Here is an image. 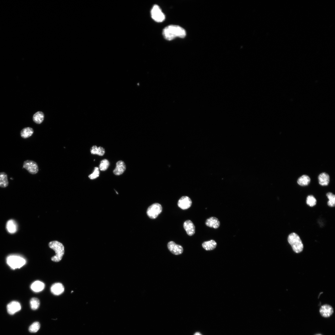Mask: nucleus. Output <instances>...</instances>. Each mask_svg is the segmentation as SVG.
<instances>
[{
  "label": "nucleus",
  "instance_id": "obj_1",
  "mask_svg": "<svg viewBox=\"0 0 335 335\" xmlns=\"http://www.w3.org/2000/svg\"><path fill=\"white\" fill-rule=\"evenodd\" d=\"M163 35L168 40H171L176 37L185 38L186 35L185 30L182 27L176 25L169 26L164 29Z\"/></svg>",
  "mask_w": 335,
  "mask_h": 335
},
{
  "label": "nucleus",
  "instance_id": "obj_2",
  "mask_svg": "<svg viewBox=\"0 0 335 335\" xmlns=\"http://www.w3.org/2000/svg\"><path fill=\"white\" fill-rule=\"evenodd\" d=\"M6 262L11 268L15 270L20 268L24 266L26 263V261L22 256L12 254L7 257Z\"/></svg>",
  "mask_w": 335,
  "mask_h": 335
},
{
  "label": "nucleus",
  "instance_id": "obj_3",
  "mask_svg": "<svg viewBox=\"0 0 335 335\" xmlns=\"http://www.w3.org/2000/svg\"><path fill=\"white\" fill-rule=\"evenodd\" d=\"M49 245L56 253L55 256L52 257V261L55 262L60 261L64 254V247L63 244L57 241H53L50 242Z\"/></svg>",
  "mask_w": 335,
  "mask_h": 335
},
{
  "label": "nucleus",
  "instance_id": "obj_4",
  "mask_svg": "<svg viewBox=\"0 0 335 335\" xmlns=\"http://www.w3.org/2000/svg\"><path fill=\"white\" fill-rule=\"evenodd\" d=\"M288 242L296 253L301 252L303 250L304 245L299 236L296 233H292L288 236Z\"/></svg>",
  "mask_w": 335,
  "mask_h": 335
},
{
  "label": "nucleus",
  "instance_id": "obj_5",
  "mask_svg": "<svg viewBox=\"0 0 335 335\" xmlns=\"http://www.w3.org/2000/svg\"><path fill=\"white\" fill-rule=\"evenodd\" d=\"M163 210V207L160 204L155 203L151 205L147 210V214L151 219H156Z\"/></svg>",
  "mask_w": 335,
  "mask_h": 335
},
{
  "label": "nucleus",
  "instance_id": "obj_6",
  "mask_svg": "<svg viewBox=\"0 0 335 335\" xmlns=\"http://www.w3.org/2000/svg\"><path fill=\"white\" fill-rule=\"evenodd\" d=\"M151 16L152 18L156 22H163L165 19V16L159 6L154 5L151 11Z\"/></svg>",
  "mask_w": 335,
  "mask_h": 335
},
{
  "label": "nucleus",
  "instance_id": "obj_7",
  "mask_svg": "<svg viewBox=\"0 0 335 335\" xmlns=\"http://www.w3.org/2000/svg\"><path fill=\"white\" fill-rule=\"evenodd\" d=\"M23 168H25L30 174H36L38 172L39 169L35 162L31 160H27L24 162Z\"/></svg>",
  "mask_w": 335,
  "mask_h": 335
},
{
  "label": "nucleus",
  "instance_id": "obj_8",
  "mask_svg": "<svg viewBox=\"0 0 335 335\" xmlns=\"http://www.w3.org/2000/svg\"><path fill=\"white\" fill-rule=\"evenodd\" d=\"M168 249L172 254L178 255L182 254L183 251L182 247L180 245L176 244L174 242H169L167 245Z\"/></svg>",
  "mask_w": 335,
  "mask_h": 335
},
{
  "label": "nucleus",
  "instance_id": "obj_9",
  "mask_svg": "<svg viewBox=\"0 0 335 335\" xmlns=\"http://www.w3.org/2000/svg\"><path fill=\"white\" fill-rule=\"evenodd\" d=\"M192 201L187 196H183L179 200L178 205V207L183 210H186L190 208L192 205Z\"/></svg>",
  "mask_w": 335,
  "mask_h": 335
},
{
  "label": "nucleus",
  "instance_id": "obj_10",
  "mask_svg": "<svg viewBox=\"0 0 335 335\" xmlns=\"http://www.w3.org/2000/svg\"><path fill=\"white\" fill-rule=\"evenodd\" d=\"M21 308V305L19 302L13 301L10 302L7 305V310L9 314L14 315L20 311Z\"/></svg>",
  "mask_w": 335,
  "mask_h": 335
},
{
  "label": "nucleus",
  "instance_id": "obj_11",
  "mask_svg": "<svg viewBox=\"0 0 335 335\" xmlns=\"http://www.w3.org/2000/svg\"><path fill=\"white\" fill-rule=\"evenodd\" d=\"M183 227L189 236H192L195 233V226L190 220H187L184 223Z\"/></svg>",
  "mask_w": 335,
  "mask_h": 335
},
{
  "label": "nucleus",
  "instance_id": "obj_12",
  "mask_svg": "<svg viewBox=\"0 0 335 335\" xmlns=\"http://www.w3.org/2000/svg\"><path fill=\"white\" fill-rule=\"evenodd\" d=\"M126 169V166L124 162L122 160L118 161L116 164V167L113 171L114 174L117 176L122 175Z\"/></svg>",
  "mask_w": 335,
  "mask_h": 335
},
{
  "label": "nucleus",
  "instance_id": "obj_13",
  "mask_svg": "<svg viewBox=\"0 0 335 335\" xmlns=\"http://www.w3.org/2000/svg\"><path fill=\"white\" fill-rule=\"evenodd\" d=\"M320 311L321 315L324 317L328 318L333 314V310L332 307L327 305H323L321 307Z\"/></svg>",
  "mask_w": 335,
  "mask_h": 335
},
{
  "label": "nucleus",
  "instance_id": "obj_14",
  "mask_svg": "<svg viewBox=\"0 0 335 335\" xmlns=\"http://www.w3.org/2000/svg\"><path fill=\"white\" fill-rule=\"evenodd\" d=\"M64 290V286L62 284L59 283L54 284L51 288V292L55 295H61L63 292Z\"/></svg>",
  "mask_w": 335,
  "mask_h": 335
},
{
  "label": "nucleus",
  "instance_id": "obj_15",
  "mask_svg": "<svg viewBox=\"0 0 335 335\" xmlns=\"http://www.w3.org/2000/svg\"><path fill=\"white\" fill-rule=\"evenodd\" d=\"M206 224L210 227L214 229H217L220 226V222L217 218L215 217H211L206 220Z\"/></svg>",
  "mask_w": 335,
  "mask_h": 335
},
{
  "label": "nucleus",
  "instance_id": "obj_16",
  "mask_svg": "<svg viewBox=\"0 0 335 335\" xmlns=\"http://www.w3.org/2000/svg\"><path fill=\"white\" fill-rule=\"evenodd\" d=\"M319 184L322 186H327L330 180L329 175L327 173L324 172L319 175L318 177Z\"/></svg>",
  "mask_w": 335,
  "mask_h": 335
},
{
  "label": "nucleus",
  "instance_id": "obj_17",
  "mask_svg": "<svg viewBox=\"0 0 335 335\" xmlns=\"http://www.w3.org/2000/svg\"><path fill=\"white\" fill-rule=\"evenodd\" d=\"M6 228L8 231L11 234L15 233L17 230V227L15 222L13 220H9L7 223Z\"/></svg>",
  "mask_w": 335,
  "mask_h": 335
},
{
  "label": "nucleus",
  "instance_id": "obj_18",
  "mask_svg": "<svg viewBox=\"0 0 335 335\" xmlns=\"http://www.w3.org/2000/svg\"><path fill=\"white\" fill-rule=\"evenodd\" d=\"M45 287V284L39 281H36L32 283L30 286L31 289L36 292L42 291Z\"/></svg>",
  "mask_w": 335,
  "mask_h": 335
},
{
  "label": "nucleus",
  "instance_id": "obj_19",
  "mask_svg": "<svg viewBox=\"0 0 335 335\" xmlns=\"http://www.w3.org/2000/svg\"><path fill=\"white\" fill-rule=\"evenodd\" d=\"M217 245V243L215 241L211 240L204 242L202 244V246L205 250L207 251H211L215 249Z\"/></svg>",
  "mask_w": 335,
  "mask_h": 335
},
{
  "label": "nucleus",
  "instance_id": "obj_20",
  "mask_svg": "<svg viewBox=\"0 0 335 335\" xmlns=\"http://www.w3.org/2000/svg\"><path fill=\"white\" fill-rule=\"evenodd\" d=\"M8 175L6 173L4 172H0V187L6 188L8 186Z\"/></svg>",
  "mask_w": 335,
  "mask_h": 335
},
{
  "label": "nucleus",
  "instance_id": "obj_21",
  "mask_svg": "<svg viewBox=\"0 0 335 335\" xmlns=\"http://www.w3.org/2000/svg\"><path fill=\"white\" fill-rule=\"evenodd\" d=\"M311 181L310 178L308 175H304L299 177L297 181L298 185L302 186H308Z\"/></svg>",
  "mask_w": 335,
  "mask_h": 335
},
{
  "label": "nucleus",
  "instance_id": "obj_22",
  "mask_svg": "<svg viewBox=\"0 0 335 335\" xmlns=\"http://www.w3.org/2000/svg\"><path fill=\"white\" fill-rule=\"evenodd\" d=\"M33 133L34 131L33 128L28 127L23 128L21 131L20 134L21 137L26 139L31 136Z\"/></svg>",
  "mask_w": 335,
  "mask_h": 335
},
{
  "label": "nucleus",
  "instance_id": "obj_23",
  "mask_svg": "<svg viewBox=\"0 0 335 335\" xmlns=\"http://www.w3.org/2000/svg\"><path fill=\"white\" fill-rule=\"evenodd\" d=\"M90 152L92 154H96L102 156L105 153V149L101 147H98L96 146H93L90 149Z\"/></svg>",
  "mask_w": 335,
  "mask_h": 335
},
{
  "label": "nucleus",
  "instance_id": "obj_24",
  "mask_svg": "<svg viewBox=\"0 0 335 335\" xmlns=\"http://www.w3.org/2000/svg\"><path fill=\"white\" fill-rule=\"evenodd\" d=\"M44 114L43 112H38L34 115L33 120L36 123L39 124H40L44 121Z\"/></svg>",
  "mask_w": 335,
  "mask_h": 335
},
{
  "label": "nucleus",
  "instance_id": "obj_25",
  "mask_svg": "<svg viewBox=\"0 0 335 335\" xmlns=\"http://www.w3.org/2000/svg\"><path fill=\"white\" fill-rule=\"evenodd\" d=\"M30 306L32 309L36 310L37 309L40 305L39 300L36 298H32L30 301Z\"/></svg>",
  "mask_w": 335,
  "mask_h": 335
},
{
  "label": "nucleus",
  "instance_id": "obj_26",
  "mask_svg": "<svg viewBox=\"0 0 335 335\" xmlns=\"http://www.w3.org/2000/svg\"><path fill=\"white\" fill-rule=\"evenodd\" d=\"M327 196L329 199L328 202V206L331 207H333L335 205V196L331 192H328L327 194Z\"/></svg>",
  "mask_w": 335,
  "mask_h": 335
},
{
  "label": "nucleus",
  "instance_id": "obj_27",
  "mask_svg": "<svg viewBox=\"0 0 335 335\" xmlns=\"http://www.w3.org/2000/svg\"><path fill=\"white\" fill-rule=\"evenodd\" d=\"M40 324L38 322H35L30 327L29 330L31 333H36L40 328Z\"/></svg>",
  "mask_w": 335,
  "mask_h": 335
},
{
  "label": "nucleus",
  "instance_id": "obj_28",
  "mask_svg": "<svg viewBox=\"0 0 335 335\" xmlns=\"http://www.w3.org/2000/svg\"><path fill=\"white\" fill-rule=\"evenodd\" d=\"M109 165V161L106 159H104L101 162L99 166L100 169L102 171H105L108 169Z\"/></svg>",
  "mask_w": 335,
  "mask_h": 335
},
{
  "label": "nucleus",
  "instance_id": "obj_29",
  "mask_svg": "<svg viewBox=\"0 0 335 335\" xmlns=\"http://www.w3.org/2000/svg\"><path fill=\"white\" fill-rule=\"evenodd\" d=\"M306 202L308 206L311 207H312L315 206L316 204L317 200L313 196L310 195L308 197Z\"/></svg>",
  "mask_w": 335,
  "mask_h": 335
},
{
  "label": "nucleus",
  "instance_id": "obj_30",
  "mask_svg": "<svg viewBox=\"0 0 335 335\" xmlns=\"http://www.w3.org/2000/svg\"><path fill=\"white\" fill-rule=\"evenodd\" d=\"M100 174L99 169L98 167H95L93 173L89 175V177L90 179H94L98 178Z\"/></svg>",
  "mask_w": 335,
  "mask_h": 335
},
{
  "label": "nucleus",
  "instance_id": "obj_31",
  "mask_svg": "<svg viewBox=\"0 0 335 335\" xmlns=\"http://www.w3.org/2000/svg\"><path fill=\"white\" fill-rule=\"evenodd\" d=\"M194 335H202L199 332H197L194 334Z\"/></svg>",
  "mask_w": 335,
  "mask_h": 335
},
{
  "label": "nucleus",
  "instance_id": "obj_32",
  "mask_svg": "<svg viewBox=\"0 0 335 335\" xmlns=\"http://www.w3.org/2000/svg\"><path fill=\"white\" fill-rule=\"evenodd\" d=\"M321 335V334H317V335Z\"/></svg>",
  "mask_w": 335,
  "mask_h": 335
}]
</instances>
